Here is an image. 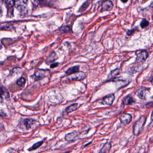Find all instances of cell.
Listing matches in <instances>:
<instances>
[{
  "label": "cell",
  "instance_id": "obj_18",
  "mask_svg": "<svg viewBox=\"0 0 153 153\" xmlns=\"http://www.w3.org/2000/svg\"><path fill=\"white\" fill-rule=\"evenodd\" d=\"M43 141H39L38 143H36L31 148L28 150H34L38 148V147H40L41 145L43 144Z\"/></svg>",
  "mask_w": 153,
  "mask_h": 153
},
{
  "label": "cell",
  "instance_id": "obj_9",
  "mask_svg": "<svg viewBox=\"0 0 153 153\" xmlns=\"http://www.w3.org/2000/svg\"><path fill=\"white\" fill-rule=\"evenodd\" d=\"M78 136V132H72L69 133L67 134L65 136V140L68 141H73L75 140Z\"/></svg>",
  "mask_w": 153,
  "mask_h": 153
},
{
  "label": "cell",
  "instance_id": "obj_13",
  "mask_svg": "<svg viewBox=\"0 0 153 153\" xmlns=\"http://www.w3.org/2000/svg\"><path fill=\"white\" fill-rule=\"evenodd\" d=\"M111 143H106L103 146V148L101 149L100 153H109L110 152V149H111Z\"/></svg>",
  "mask_w": 153,
  "mask_h": 153
},
{
  "label": "cell",
  "instance_id": "obj_3",
  "mask_svg": "<svg viewBox=\"0 0 153 153\" xmlns=\"http://www.w3.org/2000/svg\"><path fill=\"white\" fill-rule=\"evenodd\" d=\"M120 123L124 125H127L130 123L132 120V116L129 114H123L119 118Z\"/></svg>",
  "mask_w": 153,
  "mask_h": 153
},
{
  "label": "cell",
  "instance_id": "obj_10",
  "mask_svg": "<svg viewBox=\"0 0 153 153\" xmlns=\"http://www.w3.org/2000/svg\"><path fill=\"white\" fill-rule=\"evenodd\" d=\"M146 88L145 87H141L140 88L137 93L138 97L142 100H145L146 96Z\"/></svg>",
  "mask_w": 153,
  "mask_h": 153
},
{
  "label": "cell",
  "instance_id": "obj_12",
  "mask_svg": "<svg viewBox=\"0 0 153 153\" xmlns=\"http://www.w3.org/2000/svg\"><path fill=\"white\" fill-rule=\"evenodd\" d=\"M121 72V70L120 69H115L114 70L111 71V72L109 75V79H112V78H115V77L120 74Z\"/></svg>",
  "mask_w": 153,
  "mask_h": 153
},
{
  "label": "cell",
  "instance_id": "obj_15",
  "mask_svg": "<svg viewBox=\"0 0 153 153\" xmlns=\"http://www.w3.org/2000/svg\"><path fill=\"white\" fill-rule=\"evenodd\" d=\"M134 102L133 99L131 96L127 95L123 100V103L126 105H130L132 104Z\"/></svg>",
  "mask_w": 153,
  "mask_h": 153
},
{
  "label": "cell",
  "instance_id": "obj_5",
  "mask_svg": "<svg viewBox=\"0 0 153 153\" xmlns=\"http://www.w3.org/2000/svg\"><path fill=\"white\" fill-rule=\"evenodd\" d=\"M115 99V97L114 95L113 94H110L104 97L102 99L101 103L103 105H111L113 104Z\"/></svg>",
  "mask_w": 153,
  "mask_h": 153
},
{
  "label": "cell",
  "instance_id": "obj_14",
  "mask_svg": "<svg viewBox=\"0 0 153 153\" xmlns=\"http://www.w3.org/2000/svg\"><path fill=\"white\" fill-rule=\"evenodd\" d=\"M78 103L72 104L71 105H69L68 107H66L65 111L67 114L71 113L73 111H75L78 108Z\"/></svg>",
  "mask_w": 153,
  "mask_h": 153
},
{
  "label": "cell",
  "instance_id": "obj_4",
  "mask_svg": "<svg viewBox=\"0 0 153 153\" xmlns=\"http://www.w3.org/2000/svg\"><path fill=\"white\" fill-rule=\"evenodd\" d=\"M15 5L17 9L20 11H23L27 6V0H15Z\"/></svg>",
  "mask_w": 153,
  "mask_h": 153
},
{
  "label": "cell",
  "instance_id": "obj_22",
  "mask_svg": "<svg viewBox=\"0 0 153 153\" xmlns=\"http://www.w3.org/2000/svg\"><path fill=\"white\" fill-rule=\"evenodd\" d=\"M134 31V30H129L128 31H127V35H131V34H132V33Z\"/></svg>",
  "mask_w": 153,
  "mask_h": 153
},
{
  "label": "cell",
  "instance_id": "obj_26",
  "mask_svg": "<svg viewBox=\"0 0 153 153\" xmlns=\"http://www.w3.org/2000/svg\"><path fill=\"white\" fill-rule=\"evenodd\" d=\"M122 2H124V3H126L128 1V0H121Z\"/></svg>",
  "mask_w": 153,
  "mask_h": 153
},
{
  "label": "cell",
  "instance_id": "obj_19",
  "mask_svg": "<svg viewBox=\"0 0 153 153\" xmlns=\"http://www.w3.org/2000/svg\"><path fill=\"white\" fill-rule=\"evenodd\" d=\"M9 7H12L15 5V0H3Z\"/></svg>",
  "mask_w": 153,
  "mask_h": 153
},
{
  "label": "cell",
  "instance_id": "obj_17",
  "mask_svg": "<svg viewBox=\"0 0 153 153\" xmlns=\"http://www.w3.org/2000/svg\"><path fill=\"white\" fill-rule=\"evenodd\" d=\"M25 83V79L23 78V77H21L19 80H18V81H17V85L22 87H23L24 86Z\"/></svg>",
  "mask_w": 153,
  "mask_h": 153
},
{
  "label": "cell",
  "instance_id": "obj_6",
  "mask_svg": "<svg viewBox=\"0 0 153 153\" xmlns=\"http://www.w3.org/2000/svg\"><path fill=\"white\" fill-rule=\"evenodd\" d=\"M148 53L146 51H141L137 55L136 62L137 63H143L146 60V59L148 57Z\"/></svg>",
  "mask_w": 153,
  "mask_h": 153
},
{
  "label": "cell",
  "instance_id": "obj_23",
  "mask_svg": "<svg viewBox=\"0 0 153 153\" xmlns=\"http://www.w3.org/2000/svg\"><path fill=\"white\" fill-rule=\"evenodd\" d=\"M4 94V91L1 87H0V95H2Z\"/></svg>",
  "mask_w": 153,
  "mask_h": 153
},
{
  "label": "cell",
  "instance_id": "obj_21",
  "mask_svg": "<svg viewBox=\"0 0 153 153\" xmlns=\"http://www.w3.org/2000/svg\"><path fill=\"white\" fill-rule=\"evenodd\" d=\"M59 63H54V64H52L50 65V67L51 68H54L55 67H57L59 66Z\"/></svg>",
  "mask_w": 153,
  "mask_h": 153
},
{
  "label": "cell",
  "instance_id": "obj_20",
  "mask_svg": "<svg viewBox=\"0 0 153 153\" xmlns=\"http://www.w3.org/2000/svg\"><path fill=\"white\" fill-rule=\"evenodd\" d=\"M149 24V22L146 20L145 19H143V20L141 21V22H140V25L142 28H144V27L148 26Z\"/></svg>",
  "mask_w": 153,
  "mask_h": 153
},
{
  "label": "cell",
  "instance_id": "obj_24",
  "mask_svg": "<svg viewBox=\"0 0 153 153\" xmlns=\"http://www.w3.org/2000/svg\"><path fill=\"white\" fill-rule=\"evenodd\" d=\"M1 3H0V15L2 13V7H1Z\"/></svg>",
  "mask_w": 153,
  "mask_h": 153
},
{
  "label": "cell",
  "instance_id": "obj_25",
  "mask_svg": "<svg viewBox=\"0 0 153 153\" xmlns=\"http://www.w3.org/2000/svg\"><path fill=\"white\" fill-rule=\"evenodd\" d=\"M3 99L1 97V96L0 95V103H2L3 102Z\"/></svg>",
  "mask_w": 153,
  "mask_h": 153
},
{
  "label": "cell",
  "instance_id": "obj_11",
  "mask_svg": "<svg viewBox=\"0 0 153 153\" xmlns=\"http://www.w3.org/2000/svg\"><path fill=\"white\" fill-rule=\"evenodd\" d=\"M79 68L80 67L79 66H75L70 67L66 71V75H70L73 74L74 73H76L79 71Z\"/></svg>",
  "mask_w": 153,
  "mask_h": 153
},
{
  "label": "cell",
  "instance_id": "obj_8",
  "mask_svg": "<svg viewBox=\"0 0 153 153\" xmlns=\"http://www.w3.org/2000/svg\"><path fill=\"white\" fill-rule=\"evenodd\" d=\"M113 4L110 0H105L103 2L101 6V10L103 11H107L112 10Z\"/></svg>",
  "mask_w": 153,
  "mask_h": 153
},
{
  "label": "cell",
  "instance_id": "obj_16",
  "mask_svg": "<svg viewBox=\"0 0 153 153\" xmlns=\"http://www.w3.org/2000/svg\"><path fill=\"white\" fill-rule=\"evenodd\" d=\"M34 120L32 119H26L24 121V124L25 125L27 129H29L31 128L33 124Z\"/></svg>",
  "mask_w": 153,
  "mask_h": 153
},
{
  "label": "cell",
  "instance_id": "obj_28",
  "mask_svg": "<svg viewBox=\"0 0 153 153\" xmlns=\"http://www.w3.org/2000/svg\"><path fill=\"white\" fill-rule=\"evenodd\" d=\"M152 115H153V113H152H152H151V120H152Z\"/></svg>",
  "mask_w": 153,
  "mask_h": 153
},
{
  "label": "cell",
  "instance_id": "obj_27",
  "mask_svg": "<svg viewBox=\"0 0 153 153\" xmlns=\"http://www.w3.org/2000/svg\"><path fill=\"white\" fill-rule=\"evenodd\" d=\"M91 143V142H90V143H88V144H87V145H85V146H84V147H86V146H87V145H89Z\"/></svg>",
  "mask_w": 153,
  "mask_h": 153
},
{
  "label": "cell",
  "instance_id": "obj_2",
  "mask_svg": "<svg viewBox=\"0 0 153 153\" xmlns=\"http://www.w3.org/2000/svg\"><path fill=\"white\" fill-rule=\"evenodd\" d=\"M72 75L68 78L71 81H80L83 80L86 77V74L82 71H79Z\"/></svg>",
  "mask_w": 153,
  "mask_h": 153
},
{
  "label": "cell",
  "instance_id": "obj_7",
  "mask_svg": "<svg viewBox=\"0 0 153 153\" xmlns=\"http://www.w3.org/2000/svg\"><path fill=\"white\" fill-rule=\"evenodd\" d=\"M48 74V71L43 70H37L35 72L34 75L35 77V80H38L43 79L44 77L47 76Z\"/></svg>",
  "mask_w": 153,
  "mask_h": 153
},
{
  "label": "cell",
  "instance_id": "obj_1",
  "mask_svg": "<svg viewBox=\"0 0 153 153\" xmlns=\"http://www.w3.org/2000/svg\"><path fill=\"white\" fill-rule=\"evenodd\" d=\"M146 117L145 116H142L136 121L133 126V133L135 136H138L142 131L145 122Z\"/></svg>",
  "mask_w": 153,
  "mask_h": 153
}]
</instances>
